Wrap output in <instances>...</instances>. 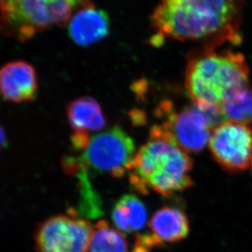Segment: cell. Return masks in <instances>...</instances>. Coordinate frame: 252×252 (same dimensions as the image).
<instances>
[{
    "label": "cell",
    "instance_id": "6da1fadb",
    "mask_svg": "<svg viewBox=\"0 0 252 252\" xmlns=\"http://www.w3.org/2000/svg\"><path fill=\"white\" fill-rule=\"evenodd\" d=\"M244 0H159L151 16L158 41L170 39L218 48L242 41Z\"/></svg>",
    "mask_w": 252,
    "mask_h": 252
},
{
    "label": "cell",
    "instance_id": "7a4b0ae2",
    "mask_svg": "<svg viewBox=\"0 0 252 252\" xmlns=\"http://www.w3.org/2000/svg\"><path fill=\"white\" fill-rule=\"evenodd\" d=\"M193 162L189 153L163 125L151 128L145 144L135 153L129 180L136 191L149 190L165 196L184 191L192 185L190 173Z\"/></svg>",
    "mask_w": 252,
    "mask_h": 252
},
{
    "label": "cell",
    "instance_id": "3957f363",
    "mask_svg": "<svg viewBox=\"0 0 252 252\" xmlns=\"http://www.w3.org/2000/svg\"><path fill=\"white\" fill-rule=\"evenodd\" d=\"M245 57L230 49L201 46L187 55L185 88L192 102L221 106L249 85Z\"/></svg>",
    "mask_w": 252,
    "mask_h": 252
},
{
    "label": "cell",
    "instance_id": "277c9868",
    "mask_svg": "<svg viewBox=\"0 0 252 252\" xmlns=\"http://www.w3.org/2000/svg\"><path fill=\"white\" fill-rule=\"evenodd\" d=\"M77 10L72 0H0V31L24 43L53 26H67Z\"/></svg>",
    "mask_w": 252,
    "mask_h": 252
},
{
    "label": "cell",
    "instance_id": "5b68a950",
    "mask_svg": "<svg viewBox=\"0 0 252 252\" xmlns=\"http://www.w3.org/2000/svg\"><path fill=\"white\" fill-rule=\"evenodd\" d=\"M135 153L133 138L123 128L115 126L91 137L78 163L85 170L122 178L130 170Z\"/></svg>",
    "mask_w": 252,
    "mask_h": 252
},
{
    "label": "cell",
    "instance_id": "8992f818",
    "mask_svg": "<svg viewBox=\"0 0 252 252\" xmlns=\"http://www.w3.org/2000/svg\"><path fill=\"white\" fill-rule=\"evenodd\" d=\"M167 118L163 126L172 133L178 144L187 153H196L208 144L214 128L226 122L220 106L192 102L180 112L165 105Z\"/></svg>",
    "mask_w": 252,
    "mask_h": 252
},
{
    "label": "cell",
    "instance_id": "52a82bcc",
    "mask_svg": "<svg viewBox=\"0 0 252 252\" xmlns=\"http://www.w3.org/2000/svg\"><path fill=\"white\" fill-rule=\"evenodd\" d=\"M94 228L84 219L53 216L44 221L35 232L37 252H88Z\"/></svg>",
    "mask_w": 252,
    "mask_h": 252
},
{
    "label": "cell",
    "instance_id": "ba28073f",
    "mask_svg": "<svg viewBox=\"0 0 252 252\" xmlns=\"http://www.w3.org/2000/svg\"><path fill=\"white\" fill-rule=\"evenodd\" d=\"M208 147L227 172H242L252 165V130L247 125L223 122L212 130Z\"/></svg>",
    "mask_w": 252,
    "mask_h": 252
},
{
    "label": "cell",
    "instance_id": "9c48e42d",
    "mask_svg": "<svg viewBox=\"0 0 252 252\" xmlns=\"http://www.w3.org/2000/svg\"><path fill=\"white\" fill-rule=\"evenodd\" d=\"M38 79L34 66L25 61L7 63L0 69V93L10 102H28L34 99Z\"/></svg>",
    "mask_w": 252,
    "mask_h": 252
},
{
    "label": "cell",
    "instance_id": "30bf717a",
    "mask_svg": "<svg viewBox=\"0 0 252 252\" xmlns=\"http://www.w3.org/2000/svg\"><path fill=\"white\" fill-rule=\"evenodd\" d=\"M70 39L79 46L87 47L101 41L110 31L107 12L94 4L82 7L72 15L67 25Z\"/></svg>",
    "mask_w": 252,
    "mask_h": 252
},
{
    "label": "cell",
    "instance_id": "8fae6325",
    "mask_svg": "<svg viewBox=\"0 0 252 252\" xmlns=\"http://www.w3.org/2000/svg\"><path fill=\"white\" fill-rule=\"evenodd\" d=\"M149 228L161 243H178L187 238L190 232L189 219L181 209L164 206L151 219Z\"/></svg>",
    "mask_w": 252,
    "mask_h": 252
},
{
    "label": "cell",
    "instance_id": "7c38bea8",
    "mask_svg": "<svg viewBox=\"0 0 252 252\" xmlns=\"http://www.w3.org/2000/svg\"><path fill=\"white\" fill-rule=\"evenodd\" d=\"M66 113L73 133L90 134L101 130L106 126L102 107L90 96L78 97L70 102Z\"/></svg>",
    "mask_w": 252,
    "mask_h": 252
},
{
    "label": "cell",
    "instance_id": "4fadbf2b",
    "mask_svg": "<svg viewBox=\"0 0 252 252\" xmlns=\"http://www.w3.org/2000/svg\"><path fill=\"white\" fill-rule=\"evenodd\" d=\"M112 220L117 229L123 233L143 229L148 220L145 206L134 195H125L115 205Z\"/></svg>",
    "mask_w": 252,
    "mask_h": 252
},
{
    "label": "cell",
    "instance_id": "5bb4252c",
    "mask_svg": "<svg viewBox=\"0 0 252 252\" xmlns=\"http://www.w3.org/2000/svg\"><path fill=\"white\" fill-rule=\"evenodd\" d=\"M128 243L124 234L112 228L106 220L96 223L88 252H128Z\"/></svg>",
    "mask_w": 252,
    "mask_h": 252
},
{
    "label": "cell",
    "instance_id": "9a60e30c",
    "mask_svg": "<svg viewBox=\"0 0 252 252\" xmlns=\"http://www.w3.org/2000/svg\"><path fill=\"white\" fill-rule=\"evenodd\" d=\"M221 108L227 122L248 125L252 122V88L250 85L226 100Z\"/></svg>",
    "mask_w": 252,
    "mask_h": 252
},
{
    "label": "cell",
    "instance_id": "2e32d148",
    "mask_svg": "<svg viewBox=\"0 0 252 252\" xmlns=\"http://www.w3.org/2000/svg\"><path fill=\"white\" fill-rule=\"evenodd\" d=\"M6 143V135H5V132L3 128L0 126V150L2 149V147L4 146Z\"/></svg>",
    "mask_w": 252,
    "mask_h": 252
},
{
    "label": "cell",
    "instance_id": "e0dca14e",
    "mask_svg": "<svg viewBox=\"0 0 252 252\" xmlns=\"http://www.w3.org/2000/svg\"></svg>",
    "mask_w": 252,
    "mask_h": 252
}]
</instances>
